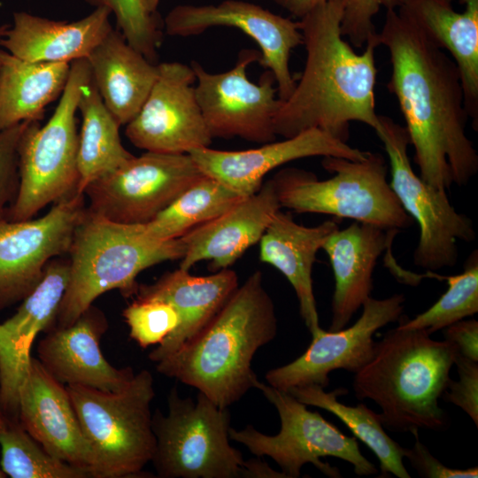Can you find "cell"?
Returning a JSON list of instances; mask_svg holds the SVG:
<instances>
[{
	"label": "cell",
	"mask_w": 478,
	"mask_h": 478,
	"mask_svg": "<svg viewBox=\"0 0 478 478\" xmlns=\"http://www.w3.org/2000/svg\"><path fill=\"white\" fill-rule=\"evenodd\" d=\"M129 328V336L141 348L161 343L178 327L180 319L175 308L158 299H139L122 312Z\"/></svg>",
	"instance_id": "cell-36"
},
{
	"label": "cell",
	"mask_w": 478,
	"mask_h": 478,
	"mask_svg": "<svg viewBox=\"0 0 478 478\" xmlns=\"http://www.w3.org/2000/svg\"><path fill=\"white\" fill-rule=\"evenodd\" d=\"M244 198L222 182L204 174L152 220L144 224V228L149 235L158 240L180 238Z\"/></svg>",
	"instance_id": "cell-32"
},
{
	"label": "cell",
	"mask_w": 478,
	"mask_h": 478,
	"mask_svg": "<svg viewBox=\"0 0 478 478\" xmlns=\"http://www.w3.org/2000/svg\"><path fill=\"white\" fill-rule=\"evenodd\" d=\"M7 421L0 402V432L5 428Z\"/></svg>",
	"instance_id": "cell-44"
},
{
	"label": "cell",
	"mask_w": 478,
	"mask_h": 478,
	"mask_svg": "<svg viewBox=\"0 0 478 478\" xmlns=\"http://www.w3.org/2000/svg\"><path fill=\"white\" fill-rule=\"evenodd\" d=\"M69 274V258H52L17 312L0 323V402L10 420L19 421V392L33 343L40 332L54 328Z\"/></svg>",
	"instance_id": "cell-18"
},
{
	"label": "cell",
	"mask_w": 478,
	"mask_h": 478,
	"mask_svg": "<svg viewBox=\"0 0 478 478\" xmlns=\"http://www.w3.org/2000/svg\"><path fill=\"white\" fill-rule=\"evenodd\" d=\"M0 467L12 478H91L89 471L47 452L21 426L8 420L0 432Z\"/></svg>",
	"instance_id": "cell-33"
},
{
	"label": "cell",
	"mask_w": 478,
	"mask_h": 478,
	"mask_svg": "<svg viewBox=\"0 0 478 478\" xmlns=\"http://www.w3.org/2000/svg\"><path fill=\"white\" fill-rule=\"evenodd\" d=\"M166 414H152L156 447L151 459L160 478H253L254 459L244 460L230 443V413L198 391L167 396Z\"/></svg>",
	"instance_id": "cell-9"
},
{
	"label": "cell",
	"mask_w": 478,
	"mask_h": 478,
	"mask_svg": "<svg viewBox=\"0 0 478 478\" xmlns=\"http://www.w3.org/2000/svg\"><path fill=\"white\" fill-rule=\"evenodd\" d=\"M85 201L77 192L40 218L0 220V311L21 302L52 258L68 254Z\"/></svg>",
	"instance_id": "cell-14"
},
{
	"label": "cell",
	"mask_w": 478,
	"mask_h": 478,
	"mask_svg": "<svg viewBox=\"0 0 478 478\" xmlns=\"http://www.w3.org/2000/svg\"><path fill=\"white\" fill-rule=\"evenodd\" d=\"M96 7H105L114 14L126 41L153 62L160 45L161 32L155 13H150L141 0H86Z\"/></svg>",
	"instance_id": "cell-35"
},
{
	"label": "cell",
	"mask_w": 478,
	"mask_h": 478,
	"mask_svg": "<svg viewBox=\"0 0 478 478\" xmlns=\"http://www.w3.org/2000/svg\"><path fill=\"white\" fill-rule=\"evenodd\" d=\"M66 388L91 451V477H142L156 447L150 411L155 397L151 373L141 370L117 392L81 385Z\"/></svg>",
	"instance_id": "cell-7"
},
{
	"label": "cell",
	"mask_w": 478,
	"mask_h": 478,
	"mask_svg": "<svg viewBox=\"0 0 478 478\" xmlns=\"http://www.w3.org/2000/svg\"><path fill=\"white\" fill-rule=\"evenodd\" d=\"M19 421L50 455L90 473L91 451L66 388L34 357L19 388Z\"/></svg>",
	"instance_id": "cell-21"
},
{
	"label": "cell",
	"mask_w": 478,
	"mask_h": 478,
	"mask_svg": "<svg viewBox=\"0 0 478 478\" xmlns=\"http://www.w3.org/2000/svg\"><path fill=\"white\" fill-rule=\"evenodd\" d=\"M204 173L189 153L146 151L92 181L83 194L88 209L123 224H146Z\"/></svg>",
	"instance_id": "cell-12"
},
{
	"label": "cell",
	"mask_w": 478,
	"mask_h": 478,
	"mask_svg": "<svg viewBox=\"0 0 478 478\" xmlns=\"http://www.w3.org/2000/svg\"><path fill=\"white\" fill-rule=\"evenodd\" d=\"M104 313L89 306L67 327H54L37 346L38 359L58 382L81 385L106 392L124 389L135 376L131 366L118 368L100 349L108 329Z\"/></svg>",
	"instance_id": "cell-20"
},
{
	"label": "cell",
	"mask_w": 478,
	"mask_h": 478,
	"mask_svg": "<svg viewBox=\"0 0 478 478\" xmlns=\"http://www.w3.org/2000/svg\"><path fill=\"white\" fill-rule=\"evenodd\" d=\"M144 8L150 13H156L160 0H141Z\"/></svg>",
	"instance_id": "cell-43"
},
{
	"label": "cell",
	"mask_w": 478,
	"mask_h": 478,
	"mask_svg": "<svg viewBox=\"0 0 478 478\" xmlns=\"http://www.w3.org/2000/svg\"><path fill=\"white\" fill-rule=\"evenodd\" d=\"M462 12L437 0H410L398 11L416 24L437 46L446 50L461 78L465 107L478 129V0H459Z\"/></svg>",
	"instance_id": "cell-27"
},
{
	"label": "cell",
	"mask_w": 478,
	"mask_h": 478,
	"mask_svg": "<svg viewBox=\"0 0 478 478\" xmlns=\"http://www.w3.org/2000/svg\"><path fill=\"white\" fill-rule=\"evenodd\" d=\"M339 228L332 220L314 227L297 223L280 209L259 240V258L279 270L291 284L303 320L312 336L321 328L313 293L312 268L317 252Z\"/></svg>",
	"instance_id": "cell-26"
},
{
	"label": "cell",
	"mask_w": 478,
	"mask_h": 478,
	"mask_svg": "<svg viewBox=\"0 0 478 478\" xmlns=\"http://www.w3.org/2000/svg\"><path fill=\"white\" fill-rule=\"evenodd\" d=\"M279 6L285 9L297 18H302L316 6L328 0H274Z\"/></svg>",
	"instance_id": "cell-42"
},
{
	"label": "cell",
	"mask_w": 478,
	"mask_h": 478,
	"mask_svg": "<svg viewBox=\"0 0 478 478\" xmlns=\"http://www.w3.org/2000/svg\"><path fill=\"white\" fill-rule=\"evenodd\" d=\"M382 7L397 9V0H343L342 35L354 47H364L377 36L373 19Z\"/></svg>",
	"instance_id": "cell-37"
},
{
	"label": "cell",
	"mask_w": 478,
	"mask_h": 478,
	"mask_svg": "<svg viewBox=\"0 0 478 478\" xmlns=\"http://www.w3.org/2000/svg\"><path fill=\"white\" fill-rule=\"evenodd\" d=\"M71 64L30 62L0 50V131L40 120L61 96Z\"/></svg>",
	"instance_id": "cell-29"
},
{
	"label": "cell",
	"mask_w": 478,
	"mask_h": 478,
	"mask_svg": "<svg viewBox=\"0 0 478 478\" xmlns=\"http://www.w3.org/2000/svg\"><path fill=\"white\" fill-rule=\"evenodd\" d=\"M343 0H328L299 19L306 50L304 70L290 96L281 101L274 120L275 135L292 137L310 128L349 139L350 124L358 121L377 133L375 111L377 36L357 53L343 38Z\"/></svg>",
	"instance_id": "cell-2"
},
{
	"label": "cell",
	"mask_w": 478,
	"mask_h": 478,
	"mask_svg": "<svg viewBox=\"0 0 478 478\" xmlns=\"http://www.w3.org/2000/svg\"><path fill=\"white\" fill-rule=\"evenodd\" d=\"M200 171L227 185L243 197L256 193L264 177L274 168L309 157H338L361 160L367 151L351 147L330 134L310 128L279 142L244 150H220L211 147L189 152Z\"/></svg>",
	"instance_id": "cell-19"
},
{
	"label": "cell",
	"mask_w": 478,
	"mask_h": 478,
	"mask_svg": "<svg viewBox=\"0 0 478 478\" xmlns=\"http://www.w3.org/2000/svg\"><path fill=\"white\" fill-rule=\"evenodd\" d=\"M407 1H410V0H397V7L400 6L401 4H403L404 3L407 2ZM437 1L451 4V2L453 0H437Z\"/></svg>",
	"instance_id": "cell-46"
},
{
	"label": "cell",
	"mask_w": 478,
	"mask_h": 478,
	"mask_svg": "<svg viewBox=\"0 0 478 478\" xmlns=\"http://www.w3.org/2000/svg\"><path fill=\"white\" fill-rule=\"evenodd\" d=\"M91 77L86 58L73 61L66 87L49 120L43 126L39 120L27 122L18 147V194L6 220L32 219L48 204L78 192L76 112L81 89Z\"/></svg>",
	"instance_id": "cell-8"
},
{
	"label": "cell",
	"mask_w": 478,
	"mask_h": 478,
	"mask_svg": "<svg viewBox=\"0 0 478 478\" xmlns=\"http://www.w3.org/2000/svg\"><path fill=\"white\" fill-rule=\"evenodd\" d=\"M9 26H10L9 24H2V25H0V42H1V40L4 37V33L7 30Z\"/></svg>",
	"instance_id": "cell-45"
},
{
	"label": "cell",
	"mask_w": 478,
	"mask_h": 478,
	"mask_svg": "<svg viewBox=\"0 0 478 478\" xmlns=\"http://www.w3.org/2000/svg\"><path fill=\"white\" fill-rule=\"evenodd\" d=\"M274 301L260 271L252 273L189 341L156 363L157 371L197 389L217 405L239 401L258 378L251 363L277 335Z\"/></svg>",
	"instance_id": "cell-3"
},
{
	"label": "cell",
	"mask_w": 478,
	"mask_h": 478,
	"mask_svg": "<svg viewBox=\"0 0 478 478\" xmlns=\"http://www.w3.org/2000/svg\"><path fill=\"white\" fill-rule=\"evenodd\" d=\"M381 128L376 133L387 153L389 185L405 212L419 226V240L413 252L415 266L434 272L451 267L458 261L457 240H475L473 221L457 212L446 190L425 182L411 165L407 149L409 135L405 126L379 115Z\"/></svg>",
	"instance_id": "cell-11"
},
{
	"label": "cell",
	"mask_w": 478,
	"mask_h": 478,
	"mask_svg": "<svg viewBox=\"0 0 478 478\" xmlns=\"http://www.w3.org/2000/svg\"><path fill=\"white\" fill-rule=\"evenodd\" d=\"M378 33L392 66L389 91L405 121L419 176L447 190L478 172V154L466 133L468 115L453 59L398 10H386Z\"/></svg>",
	"instance_id": "cell-1"
},
{
	"label": "cell",
	"mask_w": 478,
	"mask_h": 478,
	"mask_svg": "<svg viewBox=\"0 0 478 478\" xmlns=\"http://www.w3.org/2000/svg\"><path fill=\"white\" fill-rule=\"evenodd\" d=\"M398 232L355 220L326 240L322 250L328 257L335 279L328 331L345 328L371 297L378 258Z\"/></svg>",
	"instance_id": "cell-23"
},
{
	"label": "cell",
	"mask_w": 478,
	"mask_h": 478,
	"mask_svg": "<svg viewBox=\"0 0 478 478\" xmlns=\"http://www.w3.org/2000/svg\"><path fill=\"white\" fill-rule=\"evenodd\" d=\"M288 391L306 405L324 409L336 416L354 435L377 457L382 474L379 477L393 474L398 478H410L403 463L406 448L394 441L385 431L378 413L364 404L346 405L337 400L348 390L338 388L327 392L316 384H308L289 389Z\"/></svg>",
	"instance_id": "cell-31"
},
{
	"label": "cell",
	"mask_w": 478,
	"mask_h": 478,
	"mask_svg": "<svg viewBox=\"0 0 478 478\" xmlns=\"http://www.w3.org/2000/svg\"><path fill=\"white\" fill-rule=\"evenodd\" d=\"M105 7L96 9L73 22L56 21L17 12L0 46L13 56L30 62L69 63L88 58L112 29Z\"/></svg>",
	"instance_id": "cell-25"
},
{
	"label": "cell",
	"mask_w": 478,
	"mask_h": 478,
	"mask_svg": "<svg viewBox=\"0 0 478 478\" xmlns=\"http://www.w3.org/2000/svg\"><path fill=\"white\" fill-rule=\"evenodd\" d=\"M93 82L120 126L139 112L158 77V66L112 29L87 58Z\"/></svg>",
	"instance_id": "cell-28"
},
{
	"label": "cell",
	"mask_w": 478,
	"mask_h": 478,
	"mask_svg": "<svg viewBox=\"0 0 478 478\" xmlns=\"http://www.w3.org/2000/svg\"><path fill=\"white\" fill-rule=\"evenodd\" d=\"M415 443L405 450V457L409 459L418 475L423 478H477L478 467L467 469L451 468L435 458L420 440L418 432L413 434Z\"/></svg>",
	"instance_id": "cell-40"
},
{
	"label": "cell",
	"mask_w": 478,
	"mask_h": 478,
	"mask_svg": "<svg viewBox=\"0 0 478 478\" xmlns=\"http://www.w3.org/2000/svg\"><path fill=\"white\" fill-rule=\"evenodd\" d=\"M81 115L79 133L77 191L92 181L115 171L134 157L122 144L120 127L105 106L92 77L82 89L78 101Z\"/></svg>",
	"instance_id": "cell-30"
},
{
	"label": "cell",
	"mask_w": 478,
	"mask_h": 478,
	"mask_svg": "<svg viewBox=\"0 0 478 478\" xmlns=\"http://www.w3.org/2000/svg\"><path fill=\"white\" fill-rule=\"evenodd\" d=\"M405 302L403 294L383 299L370 297L363 304L362 313L352 326L337 331L320 328L298 358L266 372L267 384L285 391L308 384L326 388L332 371L343 369L355 374L374 355L375 332L398 320Z\"/></svg>",
	"instance_id": "cell-17"
},
{
	"label": "cell",
	"mask_w": 478,
	"mask_h": 478,
	"mask_svg": "<svg viewBox=\"0 0 478 478\" xmlns=\"http://www.w3.org/2000/svg\"><path fill=\"white\" fill-rule=\"evenodd\" d=\"M259 58V51L243 49L235 66L222 73L191 63L197 100L212 138L239 137L262 144L276 139L274 120L281 100L274 75L267 70L258 83L248 78L249 66Z\"/></svg>",
	"instance_id": "cell-13"
},
{
	"label": "cell",
	"mask_w": 478,
	"mask_h": 478,
	"mask_svg": "<svg viewBox=\"0 0 478 478\" xmlns=\"http://www.w3.org/2000/svg\"><path fill=\"white\" fill-rule=\"evenodd\" d=\"M27 121L0 131V220L13 204L19 189L18 147Z\"/></svg>",
	"instance_id": "cell-38"
},
{
	"label": "cell",
	"mask_w": 478,
	"mask_h": 478,
	"mask_svg": "<svg viewBox=\"0 0 478 478\" xmlns=\"http://www.w3.org/2000/svg\"><path fill=\"white\" fill-rule=\"evenodd\" d=\"M196 75L181 62L158 65V77L126 135L145 151L183 154L210 147L212 137L195 93Z\"/></svg>",
	"instance_id": "cell-16"
},
{
	"label": "cell",
	"mask_w": 478,
	"mask_h": 478,
	"mask_svg": "<svg viewBox=\"0 0 478 478\" xmlns=\"http://www.w3.org/2000/svg\"><path fill=\"white\" fill-rule=\"evenodd\" d=\"M164 24L167 35L181 37L216 27L241 30L258 46V62L274 75L279 99L284 101L292 93L297 80L290 71V56L303 44L297 21L252 3L225 0L218 4L177 5L167 13Z\"/></svg>",
	"instance_id": "cell-15"
},
{
	"label": "cell",
	"mask_w": 478,
	"mask_h": 478,
	"mask_svg": "<svg viewBox=\"0 0 478 478\" xmlns=\"http://www.w3.org/2000/svg\"><path fill=\"white\" fill-rule=\"evenodd\" d=\"M238 286V277L229 268L197 276L179 267L152 284H139L135 298L167 302L175 308L180 319L175 330L149 353L150 360L161 361L194 337Z\"/></svg>",
	"instance_id": "cell-24"
},
{
	"label": "cell",
	"mask_w": 478,
	"mask_h": 478,
	"mask_svg": "<svg viewBox=\"0 0 478 478\" xmlns=\"http://www.w3.org/2000/svg\"><path fill=\"white\" fill-rule=\"evenodd\" d=\"M446 281L447 290L428 310L409 319L403 314L398 328L426 329L429 335L474 316L478 312V253L474 251L467 258L462 273L437 277Z\"/></svg>",
	"instance_id": "cell-34"
},
{
	"label": "cell",
	"mask_w": 478,
	"mask_h": 478,
	"mask_svg": "<svg viewBox=\"0 0 478 478\" xmlns=\"http://www.w3.org/2000/svg\"><path fill=\"white\" fill-rule=\"evenodd\" d=\"M4 477H6V475L0 467V478H4Z\"/></svg>",
	"instance_id": "cell-47"
},
{
	"label": "cell",
	"mask_w": 478,
	"mask_h": 478,
	"mask_svg": "<svg viewBox=\"0 0 478 478\" xmlns=\"http://www.w3.org/2000/svg\"><path fill=\"white\" fill-rule=\"evenodd\" d=\"M184 252L181 237L158 240L147 234L144 224L113 222L87 207L68 251L69 281L54 327L71 325L107 291L118 289L124 297H134L140 273L181 259Z\"/></svg>",
	"instance_id": "cell-5"
},
{
	"label": "cell",
	"mask_w": 478,
	"mask_h": 478,
	"mask_svg": "<svg viewBox=\"0 0 478 478\" xmlns=\"http://www.w3.org/2000/svg\"><path fill=\"white\" fill-rule=\"evenodd\" d=\"M321 165L334 173L331 178L319 180L313 173L285 168L272 179L281 208L399 231L413 224L388 181L389 166L381 153L367 151L361 160L323 157Z\"/></svg>",
	"instance_id": "cell-6"
},
{
	"label": "cell",
	"mask_w": 478,
	"mask_h": 478,
	"mask_svg": "<svg viewBox=\"0 0 478 478\" xmlns=\"http://www.w3.org/2000/svg\"><path fill=\"white\" fill-rule=\"evenodd\" d=\"M280 209L274 183L269 180L226 212L182 235L185 252L179 267L189 271L207 260L213 271L229 268L259 242Z\"/></svg>",
	"instance_id": "cell-22"
},
{
	"label": "cell",
	"mask_w": 478,
	"mask_h": 478,
	"mask_svg": "<svg viewBox=\"0 0 478 478\" xmlns=\"http://www.w3.org/2000/svg\"><path fill=\"white\" fill-rule=\"evenodd\" d=\"M459 380H450L442 397L461 408L478 426V361L454 355Z\"/></svg>",
	"instance_id": "cell-39"
},
{
	"label": "cell",
	"mask_w": 478,
	"mask_h": 478,
	"mask_svg": "<svg viewBox=\"0 0 478 478\" xmlns=\"http://www.w3.org/2000/svg\"><path fill=\"white\" fill-rule=\"evenodd\" d=\"M444 340L453 347L455 354L478 361V321L473 318L461 320L443 328Z\"/></svg>",
	"instance_id": "cell-41"
},
{
	"label": "cell",
	"mask_w": 478,
	"mask_h": 478,
	"mask_svg": "<svg viewBox=\"0 0 478 478\" xmlns=\"http://www.w3.org/2000/svg\"><path fill=\"white\" fill-rule=\"evenodd\" d=\"M430 335L426 329H390L354 374L356 397L371 399L381 408L378 415L387 429L414 434L449 425L438 400L451 380L455 351L448 341Z\"/></svg>",
	"instance_id": "cell-4"
},
{
	"label": "cell",
	"mask_w": 478,
	"mask_h": 478,
	"mask_svg": "<svg viewBox=\"0 0 478 478\" xmlns=\"http://www.w3.org/2000/svg\"><path fill=\"white\" fill-rule=\"evenodd\" d=\"M254 388L276 408L281 420L280 431L270 436L251 425L239 430L230 427V440L244 445L257 457L271 458L286 478L299 477L303 466L307 463L327 476L341 477L336 467L320 460L323 457L349 462L357 475L378 473L375 466L361 453L356 438L344 435L320 412L308 410L306 405L288 391L272 387L258 378Z\"/></svg>",
	"instance_id": "cell-10"
}]
</instances>
